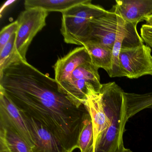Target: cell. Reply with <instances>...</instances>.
I'll list each match as a JSON object with an SVG mask.
<instances>
[{"label": "cell", "instance_id": "19", "mask_svg": "<svg viewBox=\"0 0 152 152\" xmlns=\"http://www.w3.org/2000/svg\"><path fill=\"white\" fill-rule=\"evenodd\" d=\"M136 102L138 109L140 111H142L146 109H152V91L137 94Z\"/></svg>", "mask_w": 152, "mask_h": 152}, {"label": "cell", "instance_id": "6", "mask_svg": "<svg viewBox=\"0 0 152 152\" xmlns=\"http://www.w3.org/2000/svg\"><path fill=\"white\" fill-rule=\"evenodd\" d=\"M48 12L39 8L25 9L18 16L15 53L18 58L26 61L27 50L33 39L46 25Z\"/></svg>", "mask_w": 152, "mask_h": 152}, {"label": "cell", "instance_id": "5", "mask_svg": "<svg viewBox=\"0 0 152 152\" xmlns=\"http://www.w3.org/2000/svg\"><path fill=\"white\" fill-rule=\"evenodd\" d=\"M98 70L92 62L79 66L58 84L59 90L77 106L84 105L87 99L99 91L102 87Z\"/></svg>", "mask_w": 152, "mask_h": 152}, {"label": "cell", "instance_id": "12", "mask_svg": "<svg viewBox=\"0 0 152 152\" xmlns=\"http://www.w3.org/2000/svg\"><path fill=\"white\" fill-rule=\"evenodd\" d=\"M84 105L88 112L93 125V148L108 125V118L106 114L102 93L99 91L87 99Z\"/></svg>", "mask_w": 152, "mask_h": 152}, {"label": "cell", "instance_id": "14", "mask_svg": "<svg viewBox=\"0 0 152 152\" xmlns=\"http://www.w3.org/2000/svg\"><path fill=\"white\" fill-rule=\"evenodd\" d=\"M87 0H26L25 9L39 8L47 12L63 13L71 8L86 2Z\"/></svg>", "mask_w": 152, "mask_h": 152}, {"label": "cell", "instance_id": "8", "mask_svg": "<svg viewBox=\"0 0 152 152\" xmlns=\"http://www.w3.org/2000/svg\"><path fill=\"white\" fill-rule=\"evenodd\" d=\"M21 112L34 141L33 152H69L56 137L44 125Z\"/></svg>", "mask_w": 152, "mask_h": 152}, {"label": "cell", "instance_id": "17", "mask_svg": "<svg viewBox=\"0 0 152 152\" xmlns=\"http://www.w3.org/2000/svg\"><path fill=\"white\" fill-rule=\"evenodd\" d=\"M16 35V33L12 36L9 41L0 51V72L11 63L20 59L15 53Z\"/></svg>", "mask_w": 152, "mask_h": 152}, {"label": "cell", "instance_id": "1", "mask_svg": "<svg viewBox=\"0 0 152 152\" xmlns=\"http://www.w3.org/2000/svg\"><path fill=\"white\" fill-rule=\"evenodd\" d=\"M0 91L21 112L49 130L69 152L79 148L89 113L84 105L77 106L61 92L55 79L19 59L0 72Z\"/></svg>", "mask_w": 152, "mask_h": 152}, {"label": "cell", "instance_id": "3", "mask_svg": "<svg viewBox=\"0 0 152 152\" xmlns=\"http://www.w3.org/2000/svg\"><path fill=\"white\" fill-rule=\"evenodd\" d=\"M137 27L124 21L113 10L91 20L88 33L82 42L98 44L113 50L119 40H126L133 46L144 44Z\"/></svg>", "mask_w": 152, "mask_h": 152}, {"label": "cell", "instance_id": "4", "mask_svg": "<svg viewBox=\"0 0 152 152\" xmlns=\"http://www.w3.org/2000/svg\"><path fill=\"white\" fill-rule=\"evenodd\" d=\"M107 11L101 6L92 4L91 0H87L62 13L60 31L65 42L82 46L91 20Z\"/></svg>", "mask_w": 152, "mask_h": 152}, {"label": "cell", "instance_id": "16", "mask_svg": "<svg viewBox=\"0 0 152 152\" xmlns=\"http://www.w3.org/2000/svg\"><path fill=\"white\" fill-rule=\"evenodd\" d=\"M93 125L89 114L85 120L83 129L79 137L78 146L80 152H86L93 144Z\"/></svg>", "mask_w": 152, "mask_h": 152}, {"label": "cell", "instance_id": "2", "mask_svg": "<svg viewBox=\"0 0 152 152\" xmlns=\"http://www.w3.org/2000/svg\"><path fill=\"white\" fill-rule=\"evenodd\" d=\"M100 91L108 125L97 141L94 152H116L124 145L127 116L126 92L115 82L102 84Z\"/></svg>", "mask_w": 152, "mask_h": 152}, {"label": "cell", "instance_id": "10", "mask_svg": "<svg viewBox=\"0 0 152 152\" xmlns=\"http://www.w3.org/2000/svg\"><path fill=\"white\" fill-rule=\"evenodd\" d=\"M89 62H92L87 49L83 46L75 48L58 59L54 66L55 79L59 84L66 80L79 66Z\"/></svg>", "mask_w": 152, "mask_h": 152}, {"label": "cell", "instance_id": "22", "mask_svg": "<svg viewBox=\"0 0 152 152\" xmlns=\"http://www.w3.org/2000/svg\"><path fill=\"white\" fill-rule=\"evenodd\" d=\"M116 152H133L129 148H126L124 147V146H123L122 147L119 148Z\"/></svg>", "mask_w": 152, "mask_h": 152}, {"label": "cell", "instance_id": "21", "mask_svg": "<svg viewBox=\"0 0 152 152\" xmlns=\"http://www.w3.org/2000/svg\"><path fill=\"white\" fill-rule=\"evenodd\" d=\"M145 21L146 24L152 26V15L146 18Z\"/></svg>", "mask_w": 152, "mask_h": 152}, {"label": "cell", "instance_id": "7", "mask_svg": "<svg viewBox=\"0 0 152 152\" xmlns=\"http://www.w3.org/2000/svg\"><path fill=\"white\" fill-rule=\"evenodd\" d=\"M120 77L138 79L152 76V49L144 44L131 48H122L119 55Z\"/></svg>", "mask_w": 152, "mask_h": 152}, {"label": "cell", "instance_id": "18", "mask_svg": "<svg viewBox=\"0 0 152 152\" xmlns=\"http://www.w3.org/2000/svg\"><path fill=\"white\" fill-rule=\"evenodd\" d=\"M18 29V23L15 21L7 26L0 33V51L7 43L12 36L16 33Z\"/></svg>", "mask_w": 152, "mask_h": 152}, {"label": "cell", "instance_id": "9", "mask_svg": "<svg viewBox=\"0 0 152 152\" xmlns=\"http://www.w3.org/2000/svg\"><path fill=\"white\" fill-rule=\"evenodd\" d=\"M115 2L112 10L136 27L152 15V0H116Z\"/></svg>", "mask_w": 152, "mask_h": 152}, {"label": "cell", "instance_id": "20", "mask_svg": "<svg viewBox=\"0 0 152 152\" xmlns=\"http://www.w3.org/2000/svg\"><path fill=\"white\" fill-rule=\"evenodd\" d=\"M140 36L146 45L152 49V26L144 24L140 29Z\"/></svg>", "mask_w": 152, "mask_h": 152}, {"label": "cell", "instance_id": "11", "mask_svg": "<svg viewBox=\"0 0 152 152\" xmlns=\"http://www.w3.org/2000/svg\"><path fill=\"white\" fill-rule=\"evenodd\" d=\"M0 116H3L8 121L32 148L34 147L33 139L22 113L1 91H0Z\"/></svg>", "mask_w": 152, "mask_h": 152}, {"label": "cell", "instance_id": "23", "mask_svg": "<svg viewBox=\"0 0 152 152\" xmlns=\"http://www.w3.org/2000/svg\"><path fill=\"white\" fill-rule=\"evenodd\" d=\"M86 152H94V148H93V145Z\"/></svg>", "mask_w": 152, "mask_h": 152}, {"label": "cell", "instance_id": "13", "mask_svg": "<svg viewBox=\"0 0 152 152\" xmlns=\"http://www.w3.org/2000/svg\"><path fill=\"white\" fill-rule=\"evenodd\" d=\"M0 152H33L31 147L3 116H0Z\"/></svg>", "mask_w": 152, "mask_h": 152}, {"label": "cell", "instance_id": "15", "mask_svg": "<svg viewBox=\"0 0 152 152\" xmlns=\"http://www.w3.org/2000/svg\"><path fill=\"white\" fill-rule=\"evenodd\" d=\"M83 46L89 52L93 64L98 69H104L109 75L112 69L113 50L94 43H85Z\"/></svg>", "mask_w": 152, "mask_h": 152}]
</instances>
